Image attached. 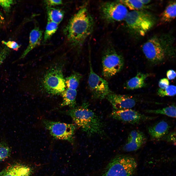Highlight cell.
Here are the masks:
<instances>
[{"label":"cell","mask_w":176,"mask_h":176,"mask_svg":"<svg viewBox=\"0 0 176 176\" xmlns=\"http://www.w3.org/2000/svg\"><path fill=\"white\" fill-rule=\"evenodd\" d=\"M86 4L72 16L65 29L68 40L75 47L82 46L93 30L94 20Z\"/></svg>","instance_id":"cell-1"},{"label":"cell","mask_w":176,"mask_h":176,"mask_svg":"<svg viewBox=\"0 0 176 176\" xmlns=\"http://www.w3.org/2000/svg\"><path fill=\"white\" fill-rule=\"evenodd\" d=\"M70 116L77 127L88 136L103 135L104 125L100 118L84 101L80 106L65 111Z\"/></svg>","instance_id":"cell-2"},{"label":"cell","mask_w":176,"mask_h":176,"mask_svg":"<svg viewBox=\"0 0 176 176\" xmlns=\"http://www.w3.org/2000/svg\"><path fill=\"white\" fill-rule=\"evenodd\" d=\"M137 167V162L133 157L117 155L110 161L100 176H132Z\"/></svg>","instance_id":"cell-3"},{"label":"cell","mask_w":176,"mask_h":176,"mask_svg":"<svg viewBox=\"0 0 176 176\" xmlns=\"http://www.w3.org/2000/svg\"><path fill=\"white\" fill-rule=\"evenodd\" d=\"M125 20L126 25L130 30L142 36L153 26L155 21L152 14L143 10L128 12Z\"/></svg>","instance_id":"cell-4"},{"label":"cell","mask_w":176,"mask_h":176,"mask_svg":"<svg viewBox=\"0 0 176 176\" xmlns=\"http://www.w3.org/2000/svg\"><path fill=\"white\" fill-rule=\"evenodd\" d=\"M61 64L52 66L47 71L42 82L44 90L50 95H61L66 87Z\"/></svg>","instance_id":"cell-5"},{"label":"cell","mask_w":176,"mask_h":176,"mask_svg":"<svg viewBox=\"0 0 176 176\" xmlns=\"http://www.w3.org/2000/svg\"><path fill=\"white\" fill-rule=\"evenodd\" d=\"M102 74L109 78L119 72L122 68L124 61L122 56L111 46L105 49L102 58Z\"/></svg>","instance_id":"cell-6"},{"label":"cell","mask_w":176,"mask_h":176,"mask_svg":"<svg viewBox=\"0 0 176 176\" xmlns=\"http://www.w3.org/2000/svg\"><path fill=\"white\" fill-rule=\"evenodd\" d=\"M42 122L44 127L55 138L67 141L74 144V135L77 127L75 124L46 119H43Z\"/></svg>","instance_id":"cell-7"},{"label":"cell","mask_w":176,"mask_h":176,"mask_svg":"<svg viewBox=\"0 0 176 176\" xmlns=\"http://www.w3.org/2000/svg\"><path fill=\"white\" fill-rule=\"evenodd\" d=\"M100 11L103 19L109 23L125 19L128 13L126 7L119 1L102 3L100 6Z\"/></svg>","instance_id":"cell-8"},{"label":"cell","mask_w":176,"mask_h":176,"mask_svg":"<svg viewBox=\"0 0 176 176\" xmlns=\"http://www.w3.org/2000/svg\"><path fill=\"white\" fill-rule=\"evenodd\" d=\"M90 71L88 79V86L92 97L96 99L106 98L112 92L110 90L108 82L93 71L89 59Z\"/></svg>","instance_id":"cell-9"},{"label":"cell","mask_w":176,"mask_h":176,"mask_svg":"<svg viewBox=\"0 0 176 176\" xmlns=\"http://www.w3.org/2000/svg\"><path fill=\"white\" fill-rule=\"evenodd\" d=\"M142 49L147 59L153 63H160L165 58V51L156 37H153L147 41L143 45Z\"/></svg>","instance_id":"cell-10"},{"label":"cell","mask_w":176,"mask_h":176,"mask_svg":"<svg viewBox=\"0 0 176 176\" xmlns=\"http://www.w3.org/2000/svg\"><path fill=\"white\" fill-rule=\"evenodd\" d=\"M110 116L115 120L133 124H139L154 119L156 117L146 116L131 109L114 110Z\"/></svg>","instance_id":"cell-11"},{"label":"cell","mask_w":176,"mask_h":176,"mask_svg":"<svg viewBox=\"0 0 176 176\" xmlns=\"http://www.w3.org/2000/svg\"><path fill=\"white\" fill-rule=\"evenodd\" d=\"M106 98L115 110L131 109L136 103L135 100L131 96L118 94L113 92L108 95Z\"/></svg>","instance_id":"cell-12"},{"label":"cell","mask_w":176,"mask_h":176,"mask_svg":"<svg viewBox=\"0 0 176 176\" xmlns=\"http://www.w3.org/2000/svg\"><path fill=\"white\" fill-rule=\"evenodd\" d=\"M32 169L24 165L16 164L10 165L0 172V176H30Z\"/></svg>","instance_id":"cell-13"},{"label":"cell","mask_w":176,"mask_h":176,"mask_svg":"<svg viewBox=\"0 0 176 176\" xmlns=\"http://www.w3.org/2000/svg\"><path fill=\"white\" fill-rule=\"evenodd\" d=\"M170 127L167 122L162 121L150 126L148 129L152 138L159 140L163 138L168 134Z\"/></svg>","instance_id":"cell-14"},{"label":"cell","mask_w":176,"mask_h":176,"mask_svg":"<svg viewBox=\"0 0 176 176\" xmlns=\"http://www.w3.org/2000/svg\"><path fill=\"white\" fill-rule=\"evenodd\" d=\"M42 32L41 30L38 27L35 26L30 33L28 45L20 58H24L30 51L39 45L42 40Z\"/></svg>","instance_id":"cell-15"},{"label":"cell","mask_w":176,"mask_h":176,"mask_svg":"<svg viewBox=\"0 0 176 176\" xmlns=\"http://www.w3.org/2000/svg\"><path fill=\"white\" fill-rule=\"evenodd\" d=\"M150 75L149 73H138L135 77L126 82L124 88L128 90H134L145 87L146 85L145 80Z\"/></svg>","instance_id":"cell-16"},{"label":"cell","mask_w":176,"mask_h":176,"mask_svg":"<svg viewBox=\"0 0 176 176\" xmlns=\"http://www.w3.org/2000/svg\"><path fill=\"white\" fill-rule=\"evenodd\" d=\"M77 94V90L67 88L66 89L61 95L63 98L61 107L68 106L71 108L75 107L76 105V99Z\"/></svg>","instance_id":"cell-17"},{"label":"cell","mask_w":176,"mask_h":176,"mask_svg":"<svg viewBox=\"0 0 176 176\" xmlns=\"http://www.w3.org/2000/svg\"><path fill=\"white\" fill-rule=\"evenodd\" d=\"M176 1L170 2L160 15V20L163 23L169 22L176 17Z\"/></svg>","instance_id":"cell-18"},{"label":"cell","mask_w":176,"mask_h":176,"mask_svg":"<svg viewBox=\"0 0 176 176\" xmlns=\"http://www.w3.org/2000/svg\"><path fill=\"white\" fill-rule=\"evenodd\" d=\"M47 15L48 21H51L57 24L62 21L64 16L63 11L58 8H48Z\"/></svg>","instance_id":"cell-19"},{"label":"cell","mask_w":176,"mask_h":176,"mask_svg":"<svg viewBox=\"0 0 176 176\" xmlns=\"http://www.w3.org/2000/svg\"><path fill=\"white\" fill-rule=\"evenodd\" d=\"M82 77V75L80 73L74 72L65 79L66 87L67 88L77 90Z\"/></svg>","instance_id":"cell-20"},{"label":"cell","mask_w":176,"mask_h":176,"mask_svg":"<svg viewBox=\"0 0 176 176\" xmlns=\"http://www.w3.org/2000/svg\"><path fill=\"white\" fill-rule=\"evenodd\" d=\"M176 107L174 104L165 108L157 110H147L144 111L147 113L156 114H161L168 116L176 118Z\"/></svg>","instance_id":"cell-21"},{"label":"cell","mask_w":176,"mask_h":176,"mask_svg":"<svg viewBox=\"0 0 176 176\" xmlns=\"http://www.w3.org/2000/svg\"><path fill=\"white\" fill-rule=\"evenodd\" d=\"M11 150L4 137L0 141V163L7 159L11 154Z\"/></svg>","instance_id":"cell-22"},{"label":"cell","mask_w":176,"mask_h":176,"mask_svg":"<svg viewBox=\"0 0 176 176\" xmlns=\"http://www.w3.org/2000/svg\"><path fill=\"white\" fill-rule=\"evenodd\" d=\"M130 10L133 11L143 10L147 7L139 0H121L119 1Z\"/></svg>","instance_id":"cell-23"},{"label":"cell","mask_w":176,"mask_h":176,"mask_svg":"<svg viewBox=\"0 0 176 176\" xmlns=\"http://www.w3.org/2000/svg\"><path fill=\"white\" fill-rule=\"evenodd\" d=\"M58 24L48 21L44 33V42L45 43L55 32L58 28Z\"/></svg>","instance_id":"cell-24"},{"label":"cell","mask_w":176,"mask_h":176,"mask_svg":"<svg viewBox=\"0 0 176 176\" xmlns=\"http://www.w3.org/2000/svg\"><path fill=\"white\" fill-rule=\"evenodd\" d=\"M145 141H127L122 148L123 150L126 152L136 151L140 148L144 144Z\"/></svg>","instance_id":"cell-25"},{"label":"cell","mask_w":176,"mask_h":176,"mask_svg":"<svg viewBox=\"0 0 176 176\" xmlns=\"http://www.w3.org/2000/svg\"><path fill=\"white\" fill-rule=\"evenodd\" d=\"M176 86L173 85H169L164 89L159 88L157 91V94L162 97L174 96L176 95Z\"/></svg>","instance_id":"cell-26"},{"label":"cell","mask_w":176,"mask_h":176,"mask_svg":"<svg viewBox=\"0 0 176 176\" xmlns=\"http://www.w3.org/2000/svg\"><path fill=\"white\" fill-rule=\"evenodd\" d=\"M146 141L145 136L141 132L138 130H133L129 133L127 141Z\"/></svg>","instance_id":"cell-27"},{"label":"cell","mask_w":176,"mask_h":176,"mask_svg":"<svg viewBox=\"0 0 176 176\" xmlns=\"http://www.w3.org/2000/svg\"><path fill=\"white\" fill-rule=\"evenodd\" d=\"M15 2L14 1L12 0H0V6L5 11L8 12Z\"/></svg>","instance_id":"cell-28"},{"label":"cell","mask_w":176,"mask_h":176,"mask_svg":"<svg viewBox=\"0 0 176 176\" xmlns=\"http://www.w3.org/2000/svg\"><path fill=\"white\" fill-rule=\"evenodd\" d=\"M10 51V49L5 45L0 49V66L9 55Z\"/></svg>","instance_id":"cell-29"},{"label":"cell","mask_w":176,"mask_h":176,"mask_svg":"<svg viewBox=\"0 0 176 176\" xmlns=\"http://www.w3.org/2000/svg\"><path fill=\"white\" fill-rule=\"evenodd\" d=\"M1 43L10 49H12L16 51H17L21 46L16 42L13 41H6L2 40Z\"/></svg>","instance_id":"cell-30"},{"label":"cell","mask_w":176,"mask_h":176,"mask_svg":"<svg viewBox=\"0 0 176 176\" xmlns=\"http://www.w3.org/2000/svg\"><path fill=\"white\" fill-rule=\"evenodd\" d=\"M176 133L175 131H174L167 134L163 138L168 142L171 143L174 145L176 144Z\"/></svg>","instance_id":"cell-31"},{"label":"cell","mask_w":176,"mask_h":176,"mask_svg":"<svg viewBox=\"0 0 176 176\" xmlns=\"http://www.w3.org/2000/svg\"><path fill=\"white\" fill-rule=\"evenodd\" d=\"M169 82L168 79L166 78L161 79L159 81L158 86L159 88L164 89L169 85Z\"/></svg>","instance_id":"cell-32"},{"label":"cell","mask_w":176,"mask_h":176,"mask_svg":"<svg viewBox=\"0 0 176 176\" xmlns=\"http://www.w3.org/2000/svg\"><path fill=\"white\" fill-rule=\"evenodd\" d=\"M48 8L51 6L62 4V1L61 0H47L44 1V2Z\"/></svg>","instance_id":"cell-33"},{"label":"cell","mask_w":176,"mask_h":176,"mask_svg":"<svg viewBox=\"0 0 176 176\" xmlns=\"http://www.w3.org/2000/svg\"><path fill=\"white\" fill-rule=\"evenodd\" d=\"M166 75L168 79L172 80L175 78L176 74L174 70L172 69H170L167 71Z\"/></svg>","instance_id":"cell-34"},{"label":"cell","mask_w":176,"mask_h":176,"mask_svg":"<svg viewBox=\"0 0 176 176\" xmlns=\"http://www.w3.org/2000/svg\"><path fill=\"white\" fill-rule=\"evenodd\" d=\"M4 22V18L2 13L0 12V24H3Z\"/></svg>","instance_id":"cell-35"},{"label":"cell","mask_w":176,"mask_h":176,"mask_svg":"<svg viewBox=\"0 0 176 176\" xmlns=\"http://www.w3.org/2000/svg\"><path fill=\"white\" fill-rule=\"evenodd\" d=\"M140 0L143 4L145 5L149 3L151 1L150 0Z\"/></svg>","instance_id":"cell-36"}]
</instances>
